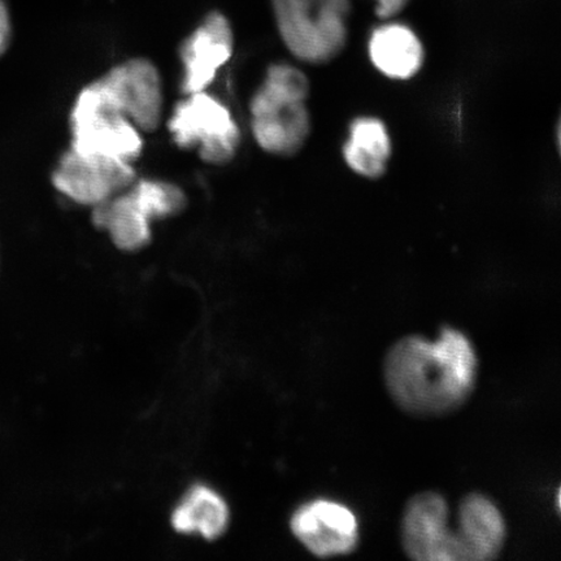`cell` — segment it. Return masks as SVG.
I'll return each mask as SVG.
<instances>
[{"instance_id": "cell-1", "label": "cell", "mask_w": 561, "mask_h": 561, "mask_svg": "<svg viewBox=\"0 0 561 561\" xmlns=\"http://www.w3.org/2000/svg\"><path fill=\"white\" fill-rule=\"evenodd\" d=\"M479 359L471 340L450 327L431 341L410 334L392 343L383 359L390 398L415 417L450 415L465 405L477 383Z\"/></svg>"}, {"instance_id": "cell-2", "label": "cell", "mask_w": 561, "mask_h": 561, "mask_svg": "<svg viewBox=\"0 0 561 561\" xmlns=\"http://www.w3.org/2000/svg\"><path fill=\"white\" fill-rule=\"evenodd\" d=\"M310 81L286 62L266 70L250 103L251 130L259 147L275 157H294L310 138L312 122L306 101Z\"/></svg>"}, {"instance_id": "cell-3", "label": "cell", "mask_w": 561, "mask_h": 561, "mask_svg": "<svg viewBox=\"0 0 561 561\" xmlns=\"http://www.w3.org/2000/svg\"><path fill=\"white\" fill-rule=\"evenodd\" d=\"M186 207V194L178 185L136 180L124 192L91 208V220L118 250L136 252L151 242L153 220L178 216Z\"/></svg>"}, {"instance_id": "cell-4", "label": "cell", "mask_w": 561, "mask_h": 561, "mask_svg": "<svg viewBox=\"0 0 561 561\" xmlns=\"http://www.w3.org/2000/svg\"><path fill=\"white\" fill-rule=\"evenodd\" d=\"M279 38L299 61L327 65L347 45L351 0H271Z\"/></svg>"}, {"instance_id": "cell-5", "label": "cell", "mask_w": 561, "mask_h": 561, "mask_svg": "<svg viewBox=\"0 0 561 561\" xmlns=\"http://www.w3.org/2000/svg\"><path fill=\"white\" fill-rule=\"evenodd\" d=\"M70 130V149L83 156L133 164L144 151V133L115 107L98 80L76 98Z\"/></svg>"}, {"instance_id": "cell-6", "label": "cell", "mask_w": 561, "mask_h": 561, "mask_svg": "<svg viewBox=\"0 0 561 561\" xmlns=\"http://www.w3.org/2000/svg\"><path fill=\"white\" fill-rule=\"evenodd\" d=\"M168 128L175 145L184 149L196 147L208 164L229 163L241 144V130L233 115L207 90L188 94L175 105Z\"/></svg>"}, {"instance_id": "cell-7", "label": "cell", "mask_w": 561, "mask_h": 561, "mask_svg": "<svg viewBox=\"0 0 561 561\" xmlns=\"http://www.w3.org/2000/svg\"><path fill=\"white\" fill-rule=\"evenodd\" d=\"M450 508L436 491H423L407 502L401 541L405 556L416 561H466L459 525L450 529Z\"/></svg>"}, {"instance_id": "cell-8", "label": "cell", "mask_w": 561, "mask_h": 561, "mask_svg": "<svg viewBox=\"0 0 561 561\" xmlns=\"http://www.w3.org/2000/svg\"><path fill=\"white\" fill-rule=\"evenodd\" d=\"M53 185L77 205L93 208L128 188L137 180L133 164L83 156L69 149L53 172Z\"/></svg>"}, {"instance_id": "cell-9", "label": "cell", "mask_w": 561, "mask_h": 561, "mask_svg": "<svg viewBox=\"0 0 561 561\" xmlns=\"http://www.w3.org/2000/svg\"><path fill=\"white\" fill-rule=\"evenodd\" d=\"M101 85L115 107L142 133H151L163 118V85L152 61L121 62L101 77Z\"/></svg>"}, {"instance_id": "cell-10", "label": "cell", "mask_w": 561, "mask_h": 561, "mask_svg": "<svg viewBox=\"0 0 561 561\" xmlns=\"http://www.w3.org/2000/svg\"><path fill=\"white\" fill-rule=\"evenodd\" d=\"M290 529L312 556L322 559L348 556L360 539L354 512L329 500H314L300 506L290 518Z\"/></svg>"}, {"instance_id": "cell-11", "label": "cell", "mask_w": 561, "mask_h": 561, "mask_svg": "<svg viewBox=\"0 0 561 561\" xmlns=\"http://www.w3.org/2000/svg\"><path fill=\"white\" fill-rule=\"evenodd\" d=\"M233 51L234 33L229 19L220 11L207 13L180 47L182 93L207 90Z\"/></svg>"}, {"instance_id": "cell-12", "label": "cell", "mask_w": 561, "mask_h": 561, "mask_svg": "<svg viewBox=\"0 0 561 561\" xmlns=\"http://www.w3.org/2000/svg\"><path fill=\"white\" fill-rule=\"evenodd\" d=\"M459 531L467 561H489L501 557L507 525L495 502L482 493H469L459 504Z\"/></svg>"}, {"instance_id": "cell-13", "label": "cell", "mask_w": 561, "mask_h": 561, "mask_svg": "<svg viewBox=\"0 0 561 561\" xmlns=\"http://www.w3.org/2000/svg\"><path fill=\"white\" fill-rule=\"evenodd\" d=\"M368 53L371 65L391 80H411L425 61L424 46L417 34L410 26L391 20L371 32Z\"/></svg>"}, {"instance_id": "cell-14", "label": "cell", "mask_w": 561, "mask_h": 561, "mask_svg": "<svg viewBox=\"0 0 561 561\" xmlns=\"http://www.w3.org/2000/svg\"><path fill=\"white\" fill-rule=\"evenodd\" d=\"M343 158L350 170L362 178H382L391 158V140L386 125L376 117L356 118L350 126Z\"/></svg>"}, {"instance_id": "cell-15", "label": "cell", "mask_w": 561, "mask_h": 561, "mask_svg": "<svg viewBox=\"0 0 561 561\" xmlns=\"http://www.w3.org/2000/svg\"><path fill=\"white\" fill-rule=\"evenodd\" d=\"M229 524V507L213 489L196 485L187 491L184 500L173 511V528L185 535L198 533L203 538L222 536Z\"/></svg>"}, {"instance_id": "cell-16", "label": "cell", "mask_w": 561, "mask_h": 561, "mask_svg": "<svg viewBox=\"0 0 561 561\" xmlns=\"http://www.w3.org/2000/svg\"><path fill=\"white\" fill-rule=\"evenodd\" d=\"M13 37L12 15L7 0H0V59L10 50Z\"/></svg>"}, {"instance_id": "cell-17", "label": "cell", "mask_w": 561, "mask_h": 561, "mask_svg": "<svg viewBox=\"0 0 561 561\" xmlns=\"http://www.w3.org/2000/svg\"><path fill=\"white\" fill-rule=\"evenodd\" d=\"M411 0H376V15L382 20H391L401 13Z\"/></svg>"}]
</instances>
